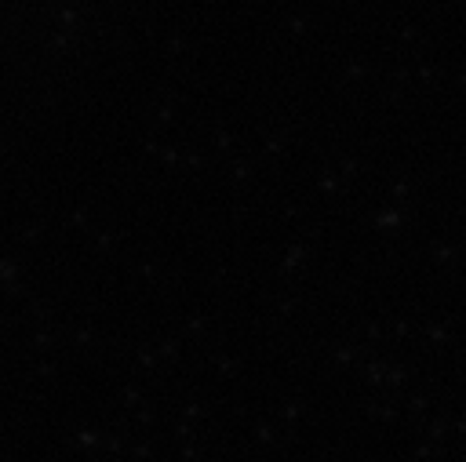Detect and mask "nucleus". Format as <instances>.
Segmentation results:
<instances>
[]
</instances>
